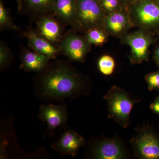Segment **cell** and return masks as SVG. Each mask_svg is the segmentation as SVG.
Instances as JSON below:
<instances>
[{"label":"cell","mask_w":159,"mask_h":159,"mask_svg":"<svg viewBox=\"0 0 159 159\" xmlns=\"http://www.w3.org/2000/svg\"><path fill=\"white\" fill-rule=\"evenodd\" d=\"M84 37L91 45L101 46L107 42L109 34L102 27H95L86 31Z\"/></svg>","instance_id":"2e32d148"},{"label":"cell","mask_w":159,"mask_h":159,"mask_svg":"<svg viewBox=\"0 0 159 159\" xmlns=\"http://www.w3.org/2000/svg\"><path fill=\"white\" fill-rule=\"evenodd\" d=\"M94 158L122 159L126 157L124 147L119 140L105 139L96 144L93 150Z\"/></svg>","instance_id":"30bf717a"},{"label":"cell","mask_w":159,"mask_h":159,"mask_svg":"<svg viewBox=\"0 0 159 159\" xmlns=\"http://www.w3.org/2000/svg\"><path fill=\"white\" fill-rule=\"evenodd\" d=\"M11 56L10 51L5 44H0V67L1 69L6 68L11 61Z\"/></svg>","instance_id":"44dd1931"},{"label":"cell","mask_w":159,"mask_h":159,"mask_svg":"<svg viewBox=\"0 0 159 159\" xmlns=\"http://www.w3.org/2000/svg\"></svg>","instance_id":"83f0119b"},{"label":"cell","mask_w":159,"mask_h":159,"mask_svg":"<svg viewBox=\"0 0 159 159\" xmlns=\"http://www.w3.org/2000/svg\"><path fill=\"white\" fill-rule=\"evenodd\" d=\"M31 11L43 15L52 12L55 0H22Z\"/></svg>","instance_id":"e0dca14e"},{"label":"cell","mask_w":159,"mask_h":159,"mask_svg":"<svg viewBox=\"0 0 159 159\" xmlns=\"http://www.w3.org/2000/svg\"><path fill=\"white\" fill-rule=\"evenodd\" d=\"M37 33L42 37L54 43L60 41L62 29L59 22L50 16L43 15L37 21Z\"/></svg>","instance_id":"7c38bea8"},{"label":"cell","mask_w":159,"mask_h":159,"mask_svg":"<svg viewBox=\"0 0 159 159\" xmlns=\"http://www.w3.org/2000/svg\"><path fill=\"white\" fill-rule=\"evenodd\" d=\"M153 2H155L156 3H157V4H158L159 5V0H152Z\"/></svg>","instance_id":"4316f807"},{"label":"cell","mask_w":159,"mask_h":159,"mask_svg":"<svg viewBox=\"0 0 159 159\" xmlns=\"http://www.w3.org/2000/svg\"><path fill=\"white\" fill-rule=\"evenodd\" d=\"M84 145V138L75 131L68 129L64 132L53 147L61 154L75 156Z\"/></svg>","instance_id":"8fae6325"},{"label":"cell","mask_w":159,"mask_h":159,"mask_svg":"<svg viewBox=\"0 0 159 159\" xmlns=\"http://www.w3.org/2000/svg\"><path fill=\"white\" fill-rule=\"evenodd\" d=\"M108 106V116L124 128L129 125L131 112L134 102L123 89L115 85L105 95Z\"/></svg>","instance_id":"7a4b0ae2"},{"label":"cell","mask_w":159,"mask_h":159,"mask_svg":"<svg viewBox=\"0 0 159 159\" xmlns=\"http://www.w3.org/2000/svg\"><path fill=\"white\" fill-rule=\"evenodd\" d=\"M0 27L1 29L19 30V29L13 24L9 12L4 6L2 0L0 1Z\"/></svg>","instance_id":"d6986e66"},{"label":"cell","mask_w":159,"mask_h":159,"mask_svg":"<svg viewBox=\"0 0 159 159\" xmlns=\"http://www.w3.org/2000/svg\"><path fill=\"white\" fill-rule=\"evenodd\" d=\"M50 59L48 56L35 51H26L22 55L21 68L28 72L40 73L48 66Z\"/></svg>","instance_id":"9a60e30c"},{"label":"cell","mask_w":159,"mask_h":159,"mask_svg":"<svg viewBox=\"0 0 159 159\" xmlns=\"http://www.w3.org/2000/svg\"><path fill=\"white\" fill-rule=\"evenodd\" d=\"M77 0H55L52 12L63 24L72 25L77 12Z\"/></svg>","instance_id":"5bb4252c"},{"label":"cell","mask_w":159,"mask_h":159,"mask_svg":"<svg viewBox=\"0 0 159 159\" xmlns=\"http://www.w3.org/2000/svg\"><path fill=\"white\" fill-rule=\"evenodd\" d=\"M77 12L72 25L75 31L85 33L95 27H102L106 15L99 0H77Z\"/></svg>","instance_id":"3957f363"},{"label":"cell","mask_w":159,"mask_h":159,"mask_svg":"<svg viewBox=\"0 0 159 159\" xmlns=\"http://www.w3.org/2000/svg\"><path fill=\"white\" fill-rule=\"evenodd\" d=\"M17 4L18 9L19 10H20L22 8V0H16Z\"/></svg>","instance_id":"484cf974"},{"label":"cell","mask_w":159,"mask_h":159,"mask_svg":"<svg viewBox=\"0 0 159 159\" xmlns=\"http://www.w3.org/2000/svg\"><path fill=\"white\" fill-rule=\"evenodd\" d=\"M128 8H124L106 16L102 28L109 35L122 38L134 27Z\"/></svg>","instance_id":"ba28073f"},{"label":"cell","mask_w":159,"mask_h":159,"mask_svg":"<svg viewBox=\"0 0 159 159\" xmlns=\"http://www.w3.org/2000/svg\"><path fill=\"white\" fill-rule=\"evenodd\" d=\"M38 117L45 122L49 129L53 130L65 125L68 114L64 106L43 104L40 107Z\"/></svg>","instance_id":"9c48e42d"},{"label":"cell","mask_w":159,"mask_h":159,"mask_svg":"<svg viewBox=\"0 0 159 159\" xmlns=\"http://www.w3.org/2000/svg\"><path fill=\"white\" fill-rule=\"evenodd\" d=\"M150 108L154 113L159 116V94L155 99L153 102L151 103Z\"/></svg>","instance_id":"603a6c76"},{"label":"cell","mask_w":159,"mask_h":159,"mask_svg":"<svg viewBox=\"0 0 159 159\" xmlns=\"http://www.w3.org/2000/svg\"><path fill=\"white\" fill-rule=\"evenodd\" d=\"M134 26L148 31L159 28V5L152 0H138L128 7Z\"/></svg>","instance_id":"277c9868"},{"label":"cell","mask_w":159,"mask_h":159,"mask_svg":"<svg viewBox=\"0 0 159 159\" xmlns=\"http://www.w3.org/2000/svg\"><path fill=\"white\" fill-rule=\"evenodd\" d=\"M59 52L72 61L83 62L91 51V45L84 36H81L76 31H71L63 36L59 42Z\"/></svg>","instance_id":"8992f818"},{"label":"cell","mask_w":159,"mask_h":159,"mask_svg":"<svg viewBox=\"0 0 159 159\" xmlns=\"http://www.w3.org/2000/svg\"><path fill=\"white\" fill-rule=\"evenodd\" d=\"M121 39L122 43L130 48L129 60L133 64H140L148 61L149 48L153 42V39L148 31L139 30L126 33Z\"/></svg>","instance_id":"5b68a950"},{"label":"cell","mask_w":159,"mask_h":159,"mask_svg":"<svg viewBox=\"0 0 159 159\" xmlns=\"http://www.w3.org/2000/svg\"><path fill=\"white\" fill-rule=\"evenodd\" d=\"M145 80L149 91L159 90V70L146 75Z\"/></svg>","instance_id":"7402d4cb"},{"label":"cell","mask_w":159,"mask_h":159,"mask_svg":"<svg viewBox=\"0 0 159 159\" xmlns=\"http://www.w3.org/2000/svg\"><path fill=\"white\" fill-rule=\"evenodd\" d=\"M137 156L144 159H159V137L149 128L143 129L134 139Z\"/></svg>","instance_id":"52a82bcc"},{"label":"cell","mask_w":159,"mask_h":159,"mask_svg":"<svg viewBox=\"0 0 159 159\" xmlns=\"http://www.w3.org/2000/svg\"><path fill=\"white\" fill-rule=\"evenodd\" d=\"M36 84L37 93L45 100H58L74 97L83 90L82 76L69 63L58 62L42 71Z\"/></svg>","instance_id":"6da1fadb"},{"label":"cell","mask_w":159,"mask_h":159,"mask_svg":"<svg viewBox=\"0 0 159 159\" xmlns=\"http://www.w3.org/2000/svg\"><path fill=\"white\" fill-rule=\"evenodd\" d=\"M25 36L29 47L33 51L46 55L51 59L55 58L58 54V48L34 31H28L25 33Z\"/></svg>","instance_id":"4fadbf2b"},{"label":"cell","mask_w":159,"mask_h":159,"mask_svg":"<svg viewBox=\"0 0 159 159\" xmlns=\"http://www.w3.org/2000/svg\"><path fill=\"white\" fill-rule=\"evenodd\" d=\"M153 58L159 67V45L157 47L154 52Z\"/></svg>","instance_id":"cb8c5ba5"},{"label":"cell","mask_w":159,"mask_h":159,"mask_svg":"<svg viewBox=\"0 0 159 159\" xmlns=\"http://www.w3.org/2000/svg\"><path fill=\"white\" fill-rule=\"evenodd\" d=\"M100 5L106 15L124 8L125 7L121 0H99Z\"/></svg>","instance_id":"ffe728a7"},{"label":"cell","mask_w":159,"mask_h":159,"mask_svg":"<svg viewBox=\"0 0 159 159\" xmlns=\"http://www.w3.org/2000/svg\"><path fill=\"white\" fill-rule=\"evenodd\" d=\"M99 72L105 76H109L113 73L116 67V62L113 57L105 54L99 57L97 62Z\"/></svg>","instance_id":"ac0fdd59"},{"label":"cell","mask_w":159,"mask_h":159,"mask_svg":"<svg viewBox=\"0 0 159 159\" xmlns=\"http://www.w3.org/2000/svg\"><path fill=\"white\" fill-rule=\"evenodd\" d=\"M137 1L138 0H121L123 5L127 8Z\"/></svg>","instance_id":"d4e9b609"}]
</instances>
